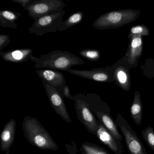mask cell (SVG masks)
Returning a JSON list of instances; mask_svg holds the SVG:
<instances>
[{"mask_svg":"<svg viewBox=\"0 0 154 154\" xmlns=\"http://www.w3.org/2000/svg\"><path fill=\"white\" fill-rule=\"evenodd\" d=\"M30 60L35 63V66L37 69L48 68L58 71H66L72 66L85 63L79 57L67 51L59 50H53L39 57L32 55Z\"/></svg>","mask_w":154,"mask_h":154,"instance_id":"6da1fadb","label":"cell"},{"mask_svg":"<svg viewBox=\"0 0 154 154\" xmlns=\"http://www.w3.org/2000/svg\"><path fill=\"white\" fill-rule=\"evenodd\" d=\"M22 130L27 141L33 146L44 150L58 149L55 141L37 119L26 116L22 123Z\"/></svg>","mask_w":154,"mask_h":154,"instance_id":"7a4b0ae2","label":"cell"},{"mask_svg":"<svg viewBox=\"0 0 154 154\" xmlns=\"http://www.w3.org/2000/svg\"><path fill=\"white\" fill-rule=\"evenodd\" d=\"M140 11L125 10L112 11L99 17L93 24L94 27L100 30L121 27L136 20Z\"/></svg>","mask_w":154,"mask_h":154,"instance_id":"3957f363","label":"cell"},{"mask_svg":"<svg viewBox=\"0 0 154 154\" xmlns=\"http://www.w3.org/2000/svg\"><path fill=\"white\" fill-rule=\"evenodd\" d=\"M66 6L63 0H33L26 10L35 21L44 16L62 12Z\"/></svg>","mask_w":154,"mask_h":154,"instance_id":"277c9868","label":"cell"},{"mask_svg":"<svg viewBox=\"0 0 154 154\" xmlns=\"http://www.w3.org/2000/svg\"><path fill=\"white\" fill-rule=\"evenodd\" d=\"M115 122L125 138L130 154H147L137 133L121 114L117 113Z\"/></svg>","mask_w":154,"mask_h":154,"instance_id":"5b68a950","label":"cell"},{"mask_svg":"<svg viewBox=\"0 0 154 154\" xmlns=\"http://www.w3.org/2000/svg\"><path fill=\"white\" fill-rule=\"evenodd\" d=\"M74 97L75 108L79 120L89 132L96 136L99 121H97L91 112L85 95L80 94Z\"/></svg>","mask_w":154,"mask_h":154,"instance_id":"8992f818","label":"cell"},{"mask_svg":"<svg viewBox=\"0 0 154 154\" xmlns=\"http://www.w3.org/2000/svg\"><path fill=\"white\" fill-rule=\"evenodd\" d=\"M65 11L60 13L44 16L38 19L29 28L30 34H35L37 36H41L48 33H55L63 22V17Z\"/></svg>","mask_w":154,"mask_h":154,"instance_id":"52a82bcc","label":"cell"},{"mask_svg":"<svg viewBox=\"0 0 154 154\" xmlns=\"http://www.w3.org/2000/svg\"><path fill=\"white\" fill-rule=\"evenodd\" d=\"M42 81L50 104L55 111L66 122L72 123V120L63 99V97L61 93L45 81Z\"/></svg>","mask_w":154,"mask_h":154,"instance_id":"ba28073f","label":"cell"},{"mask_svg":"<svg viewBox=\"0 0 154 154\" xmlns=\"http://www.w3.org/2000/svg\"><path fill=\"white\" fill-rule=\"evenodd\" d=\"M99 120V122L103 124L105 128L119 141H122L123 137L118 129L115 121L112 117L111 110L107 105H100L94 111Z\"/></svg>","mask_w":154,"mask_h":154,"instance_id":"9c48e42d","label":"cell"},{"mask_svg":"<svg viewBox=\"0 0 154 154\" xmlns=\"http://www.w3.org/2000/svg\"><path fill=\"white\" fill-rule=\"evenodd\" d=\"M36 72L42 81H45L60 93L66 85L64 75L58 70L44 68L38 69Z\"/></svg>","mask_w":154,"mask_h":154,"instance_id":"30bf717a","label":"cell"},{"mask_svg":"<svg viewBox=\"0 0 154 154\" xmlns=\"http://www.w3.org/2000/svg\"><path fill=\"white\" fill-rule=\"evenodd\" d=\"M96 136L114 154H123L124 153V148L122 141L118 140L105 126L99 121Z\"/></svg>","mask_w":154,"mask_h":154,"instance_id":"8fae6325","label":"cell"},{"mask_svg":"<svg viewBox=\"0 0 154 154\" xmlns=\"http://www.w3.org/2000/svg\"><path fill=\"white\" fill-rule=\"evenodd\" d=\"M66 72L85 79L99 82H107L109 80V75L103 68H95L91 71L70 69Z\"/></svg>","mask_w":154,"mask_h":154,"instance_id":"7c38bea8","label":"cell"},{"mask_svg":"<svg viewBox=\"0 0 154 154\" xmlns=\"http://www.w3.org/2000/svg\"><path fill=\"white\" fill-rule=\"evenodd\" d=\"M16 121L12 119L6 124L3 128L1 137V149L3 152L8 154L12 146L16 134Z\"/></svg>","mask_w":154,"mask_h":154,"instance_id":"4fadbf2b","label":"cell"},{"mask_svg":"<svg viewBox=\"0 0 154 154\" xmlns=\"http://www.w3.org/2000/svg\"><path fill=\"white\" fill-rule=\"evenodd\" d=\"M32 55L33 50L29 48L14 49L7 52H0V55L4 60L16 63L27 62Z\"/></svg>","mask_w":154,"mask_h":154,"instance_id":"5bb4252c","label":"cell"},{"mask_svg":"<svg viewBox=\"0 0 154 154\" xmlns=\"http://www.w3.org/2000/svg\"><path fill=\"white\" fill-rule=\"evenodd\" d=\"M142 50L143 42L141 36H135L131 38L127 54L128 63L131 65L135 64L141 55Z\"/></svg>","mask_w":154,"mask_h":154,"instance_id":"9a60e30c","label":"cell"},{"mask_svg":"<svg viewBox=\"0 0 154 154\" xmlns=\"http://www.w3.org/2000/svg\"><path fill=\"white\" fill-rule=\"evenodd\" d=\"M21 16L19 12L7 10L0 11V26L3 28L17 29L16 21Z\"/></svg>","mask_w":154,"mask_h":154,"instance_id":"2e32d148","label":"cell"},{"mask_svg":"<svg viewBox=\"0 0 154 154\" xmlns=\"http://www.w3.org/2000/svg\"><path fill=\"white\" fill-rule=\"evenodd\" d=\"M142 105L140 95L138 91H136L134 94V100L131 106L130 115L131 119L137 125H141L142 120Z\"/></svg>","mask_w":154,"mask_h":154,"instance_id":"e0dca14e","label":"cell"},{"mask_svg":"<svg viewBox=\"0 0 154 154\" xmlns=\"http://www.w3.org/2000/svg\"><path fill=\"white\" fill-rule=\"evenodd\" d=\"M83 12L81 11H78L72 14L65 21L61 23L58 30L63 31L80 24L83 20Z\"/></svg>","mask_w":154,"mask_h":154,"instance_id":"ac0fdd59","label":"cell"},{"mask_svg":"<svg viewBox=\"0 0 154 154\" xmlns=\"http://www.w3.org/2000/svg\"><path fill=\"white\" fill-rule=\"evenodd\" d=\"M82 149L84 154H112L102 147L88 142L82 144Z\"/></svg>","mask_w":154,"mask_h":154,"instance_id":"d6986e66","label":"cell"},{"mask_svg":"<svg viewBox=\"0 0 154 154\" xmlns=\"http://www.w3.org/2000/svg\"><path fill=\"white\" fill-rule=\"evenodd\" d=\"M116 75L121 87L125 90H129L130 89L129 82L128 73L125 69L122 67L117 68L116 71Z\"/></svg>","mask_w":154,"mask_h":154,"instance_id":"ffe728a7","label":"cell"},{"mask_svg":"<svg viewBox=\"0 0 154 154\" xmlns=\"http://www.w3.org/2000/svg\"><path fill=\"white\" fill-rule=\"evenodd\" d=\"M141 134L148 146L154 151V130L151 126H149L141 131Z\"/></svg>","mask_w":154,"mask_h":154,"instance_id":"44dd1931","label":"cell"},{"mask_svg":"<svg viewBox=\"0 0 154 154\" xmlns=\"http://www.w3.org/2000/svg\"><path fill=\"white\" fill-rule=\"evenodd\" d=\"M80 55L89 61H97L100 58V51L95 49H84L80 51Z\"/></svg>","mask_w":154,"mask_h":154,"instance_id":"7402d4cb","label":"cell"},{"mask_svg":"<svg viewBox=\"0 0 154 154\" xmlns=\"http://www.w3.org/2000/svg\"><path fill=\"white\" fill-rule=\"evenodd\" d=\"M149 34V30L145 25H138L131 29L130 33L128 37L130 38H131L135 36L142 37L148 35Z\"/></svg>","mask_w":154,"mask_h":154,"instance_id":"603a6c76","label":"cell"},{"mask_svg":"<svg viewBox=\"0 0 154 154\" xmlns=\"http://www.w3.org/2000/svg\"><path fill=\"white\" fill-rule=\"evenodd\" d=\"M11 40L8 35L1 34L0 35V51H2L4 48L7 47L10 43Z\"/></svg>","mask_w":154,"mask_h":154,"instance_id":"cb8c5ba5","label":"cell"},{"mask_svg":"<svg viewBox=\"0 0 154 154\" xmlns=\"http://www.w3.org/2000/svg\"><path fill=\"white\" fill-rule=\"evenodd\" d=\"M61 93L63 95V97H65L66 98H68V99H71V100H74V97L71 95L70 88L67 85H66L64 87L63 90Z\"/></svg>","mask_w":154,"mask_h":154,"instance_id":"d4e9b609","label":"cell"},{"mask_svg":"<svg viewBox=\"0 0 154 154\" xmlns=\"http://www.w3.org/2000/svg\"><path fill=\"white\" fill-rule=\"evenodd\" d=\"M33 1V0H11V1L13 2L20 4L25 10H26V8Z\"/></svg>","mask_w":154,"mask_h":154,"instance_id":"484cf974","label":"cell"}]
</instances>
